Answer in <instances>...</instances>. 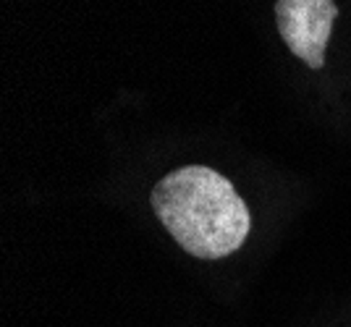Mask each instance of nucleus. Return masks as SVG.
Here are the masks:
<instances>
[{"instance_id":"obj_1","label":"nucleus","mask_w":351,"mask_h":327,"mask_svg":"<svg viewBox=\"0 0 351 327\" xmlns=\"http://www.w3.org/2000/svg\"><path fill=\"white\" fill-rule=\"evenodd\" d=\"M152 209L176 244L199 259L234 254L252 228L234 183L205 165H184L155 183Z\"/></svg>"},{"instance_id":"obj_2","label":"nucleus","mask_w":351,"mask_h":327,"mask_svg":"<svg viewBox=\"0 0 351 327\" xmlns=\"http://www.w3.org/2000/svg\"><path fill=\"white\" fill-rule=\"evenodd\" d=\"M338 8L333 0H278L276 24L280 40L309 68H322L325 47L333 31Z\"/></svg>"}]
</instances>
